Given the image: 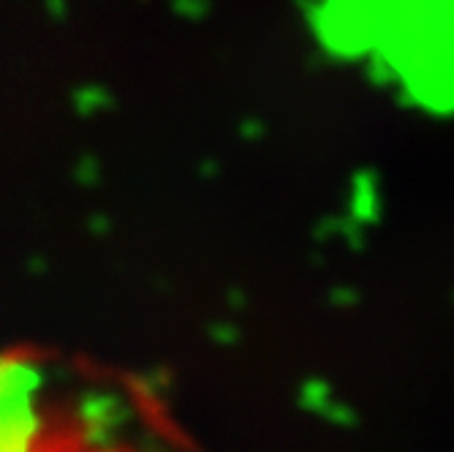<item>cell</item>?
<instances>
[{
	"instance_id": "6da1fadb",
	"label": "cell",
	"mask_w": 454,
	"mask_h": 452,
	"mask_svg": "<svg viewBox=\"0 0 454 452\" xmlns=\"http://www.w3.org/2000/svg\"><path fill=\"white\" fill-rule=\"evenodd\" d=\"M44 368L25 354H0V452L44 444L47 417L38 406Z\"/></svg>"
},
{
	"instance_id": "7a4b0ae2",
	"label": "cell",
	"mask_w": 454,
	"mask_h": 452,
	"mask_svg": "<svg viewBox=\"0 0 454 452\" xmlns=\"http://www.w3.org/2000/svg\"><path fill=\"white\" fill-rule=\"evenodd\" d=\"M74 420L82 447L109 449V447H120L117 433L131 420V406L117 393L90 390L76 400Z\"/></svg>"
},
{
	"instance_id": "3957f363",
	"label": "cell",
	"mask_w": 454,
	"mask_h": 452,
	"mask_svg": "<svg viewBox=\"0 0 454 452\" xmlns=\"http://www.w3.org/2000/svg\"><path fill=\"white\" fill-rule=\"evenodd\" d=\"M71 107L79 117H93L112 107V96L106 88L96 85V82H85L71 93Z\"/></svg>"
},
{
	"instance_id": "277c9868",
	"label": "cell",
	"mask_w": 454,
	"mask_h": 452,
	"mask_svg": "<svg viewBox=\"0 0 454 452\" xmlns=\"http://www.w3.org/2000/svg\"><path fill=\"white\" fill-rule=\"evenodd\" d=\"M74 180L82 186V188H93L98 186L101 180V163L88 153V155H82L76 163H74Z\"/></svg>"
},
{
	"instance_id": "5b68a950",
	"label": "cell",
	"mask_w": 454,
	"mask_h": 452,
	"mask_svg": "<svg viewBox=\"0 0 454 452\" xmlns=\"http://www.w3.org/2000/svg\"><path fill=\"white\" fill-rule=\"evenodd\" d=\"M44 12L52 22H63L68 17V0H44Z\"/></svg>"
}]
</instances>
